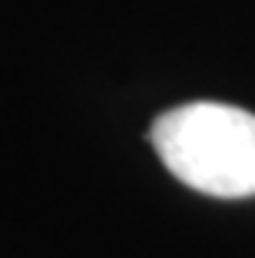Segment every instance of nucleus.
Segmentation results:
<instances>
[{
    "mask_svg": "<svg viewBox=\"0 0 255 258\" xmlns=\"http://www.w3.org/2000/svg\"><path fill=\"white\" fill-rule=\"evenodd\" d=\"M149 143L182 185L212 199L255 196V116L248 109L195 99L166 109Z\"/></svg>",
    "mask_w": 255,
    "mask_h": 258,
    "instance_id": "obj_1",
    "label": "nucleus"
}]
</instances>
